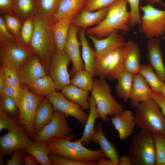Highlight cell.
Here are the masks:
<instances>
[{
  "instance_id": "cell-15",
  "label": "cell",
  "mask_w": 165,
  "mask_h": 165,
  "mask_svg": "<svg viewBox=\"0 0 165 165\" xmlns=\"http://www.w3.org/2000/svg\"><path fill=\"white\" fill-rule=\"evenodd\" d=\"M79 29L72 24L70 26L64 49L72 63L70 75L84 69V66L80 54L79 40L77 37Z\"/></svg>"
},
{
  "instance_id": "cell-46",
  "label": "cell",
  "mask_w": 165,
  "mask_h": 165,
  "mask_svg": "<svg viewBox=\"0 0 165 165\" xmlns=\"http://www.w3.org/2000/svg\"><path fill=\"white\" fill-rule=\"evenodd\" d=\"M16 119L0 109V131L3 130H9L17 124Z\"/></svg>"
},
{
  "instance_id": "cell-33",
  "label": "cell",
  "mask_w": 165,
  "mask_h": 165,
  "mask_svg": "<svg viewBox=\"0 0 165 165\" xmlns=\"http://www.w3.org/2000/svg\"><path fill=\"white\" fill-rule=\"evenodd\" d=\"M14 15L21 20L35 16L36 9L35 0H12Z\"/></svg>"
},
{
  "instance_id": "cell-6",
  "label": "cell",
  "mask_w": 165,
  "mask_h": 165,
  "mask_svg": "<svg viewBox=\"0 0 165 165\" xmlns=\"http://www.w3.org/2000/svg\"><path fill=\"white\" fill-rule=\"evenodd\" d=\"M135 108L136 125L141 130L165 134V117L154 100L151 98Z\"/></svg>"
},
{
  "instance_id": "cell-3",
  "label": "cell",
  "mask_w": 165,
  "mask_h": 165,
  "mask_svg": "<svg viewBox=\"0 0 165 165\" xmlns=\"http://www.w3.org/2000/svg\"><path fill=\"white\" fill-rule=\"evenodd\" d=\"M34 29L29 46L38 56L49 75L52 57L56 50L51 29L52 23L34 16Z\"/></svg>"
},
{
  "instance_id": "cell-8",
  "label": "cell",
  "mask_w": 165,
  "mask_h": 165,
  "mask_svg": "<svg viewBox=\"0 0 165 165\" xmlns=\"http://www.w3.org/2000/svg\"><path fill=\"white\" fill-rule=\"evenodd\" d=\"M35 54L29 46L20 40L0 39L1 65L18 71L21 65Z\"/></svg>"
},
{
  "instance_id": "cell-39",
  "label": "cell",
  "mask_w": 165,
  "mask_h": 165,
  "mask_svg": "<svg viewBox=\"0 0 165 165\" xmlns=\"http://www.w3.org/2000/svg\"><path fill=\"white\" fill-rule=\"evenodd\" d=\"M2 17L11 33L17 40L20 41V33L22 25L21 20L16 16L10 14H4Z\"/></svg>"
},
{
  "instance_id": "cell-55",
  "label": "cell",
  "mask_w": 165,
  "mask_h": 165,
  "mask_svg": "<svg viewBox=\"0 0 165 165\" xmlns=\"http://www.w3.org/2000/svg\"><path fill=\"white\" fill-rule=\"evenodd\" d=\"M148 4L151 5L157 3L160 4L165 7V4L161 0H146Z\"/></svg>"
},
{
  "instance_id": "cell-35",
  "label": "cell",
  "mask_w": 165,
  "mask_h": 165,
  "mask_svg": "<svg viewBox=\"0 0 165 165\" xmlns=\"http://www.w3.org/2000/svg\"><path fill=\"white\" fill-rule=\"evenodd\" d=\"M25 150L35 158L39 164L52 165L50 152L45 141H35Z\"/></svg>"
},
{
  "instance_id": "cell-13",
  "label": "cell",
  "mask_w": 165,
  "mask_h": 165,
  "mask_svg": "<svg viewBox=\"0 0 165 165\" xmlns=\"http://www.w3.org/2000/svg\"><path fill=\"white\" fill-rule=\"evenodd\" d=\"M24 129L17 124L0 138V154L4 156L16 149H25L33 142Z\"/></svg>"
},
{
  "instance_id": "cell-40",
  "label": "cell",
  "mask_w": 165,
  "mask_h": 165,
  "mask_svg": "<svg viewBox=\"0 0 165 165\" xmlns=\"http://www.w3.org/2000/svg\"><path fill=\"white\" fill-rule=\"evenodd\" d=\"M4 72L6 85L15 86H21L18 71L14 68L5 65H1Z\"/></svg>"
},
{
  "instance_id": "cell-37",
  "label": "cell",
  "mask_w": 165,
  "mask_h": 165,
  "mask_svg": "<svg viewBox=\"0 0 165 165\" xmlns=\"http://www.w3.org/2000/svg\"><path fill=\"white\" fill-rule=\"evenodd\" d=\"M156 152L155 165H165V134L153 133Z\"/></svg>"
},
{
  "instance_id": "cell-52",
  "label": "cell",
  "mask_w": 165,
  "mask_h": 165,
  "mask_svg": "<svg viewBox=\"0 0 165 165\" xmlns=\"http://www.w3.org/2000/svg\"><path fill=\"white\" fill-rule=\"evenodd\" d=\"M6 86V80L2 69L0 68V95H1Z\"/></svg>"
},
{
  "instance_id": "cell-20",
  "label": "cell",
  "mask_w": 165,
  "mask_h": 165,
  "mask_svg": "<svg viewBox=\"0 0 165 165\" xmlns=\"http://www.w3.org/2000/svg\"><path fill=\"white\" fill-rule=\"evenodd\" d=\"M108 7L94 11H89L84 9L74 18L72 24L79 29L86 30L99 24L105 17Z\"/></svg>"
},
{
  "instance_id": "cell-49",
  "label": "cell",
  "mask_w": 165,
  "mask_h": 165,
  "mask_svg": "<svg viewBox=\"0 0 165 165\" xmlns=\"http://www.w3.org/2000/svg\"><path fill=\"white\" fill-rule=\"evenodd\" d=\"M151 97L159 105L165 117V95L152 91Z\"/></svg>"
},
{
  "instance_id": "cell-7",
  "label": "cell",
  "mask_w": 165,
  "mask_h": 165,
  "mask_svg": "<svg viewBox=\"0 0 165 165\" xmlns=\"http://www.w3.org/2000/svg\"><path fill=\"white\" fill-rule=\"evenodd\" d=\"M90 92L95 102L99 118L102 120L108 121V115L115 116L124 110L123 105L112 94L110 86L105 79L98 78L94 79Z\"/></svg>"
},
{
  "instance_id": "cell-22",
  "label": "cell",
  "mask_w": 165,
  "mask_h": 165,
  "mask_svg": "<svg viewBox=\"0 0 165 165\" xmlns=\"http://www.w3.org/2000/svg\"><path fill=\"white\" fill-rule=\"evenodd\" d=\"M54 111L51 102L44 96L38 105L35 114L33 125L36 134L50 122Z\"/></svg>"
},
{
  "instance_id": "cell-26",
  "label": "cell",
  "mask_w": 165,
  "mask_h": 165,
  "mask_svg": "<svg viewBox=\"0 0 165 165\" xmlns=\"http://www.w3.org/2000/svg\"><path fill=\"white\" fill-rule=\"evenodd\" d=\"M86 35L85 30H79L78 37L82 48L81 57L84 63V69L94 76L97 53L95 50L92 49L90 46L86 38Z\"/></svg>"
},
{
  "instance_id": "cell-29",
  "label": "cell",
  "mask_w": 165,
  "mask_h": 165,
  "mask_svg": "<svg viewBox=\"0 0 165 165\" xmlns=\"http://www.w3.org/2000/svg\"><path fill=\"white\" fill-rule=\"evenodd\" d=\"M86 34L92 42L97 53L112 47L123 45L126 42L123 36L118 32L112 33L106 37L101 39Z\"/></svg>"
},
{
  "instance_id": "cell-32",
  "label": "cell",
  "mask_w": 165,
  "mask_h": 165,
  "mask_svg": "<svg viewBox=\"0 0 165 165\" xmlns=\"http://www.w3.org/2000/svg\"><path fill=\"white\" fill-rule=\"evenodd\" d=\"M134 75L123 68L116 79L118 82L116 86V93L124 101L127 102L129 99Z\"/></svg>"
},
{
  "instance_id": "cell-25",
  "label": "cell",
  "mask_w": 165,
  "mask_h": 165,
  "mask_svg": "<svg viewBox=\"0 0 165 165\" xmlns=\"http://www.w3.org/2000/svg\"><path fill=\"white\" fill-rule=\"evenodd\" d=\"M90 104L89 114L87 121L84 125V128L81 137L76 140L81 142L85 146L88 145L91 141L95 131V125L97 119L99 116L94 100L91 95L89 97Z\"/></svg>"
},
{
  "instance_id": "cell-36",
  "label": "cell",
  "mask_w": 165,
  "mask_h": 165,
  "mask_svg": "<svg viewBox=\"0 0 165 165\" xmlns=\"http://www.w3.org/2000/svg\"><path fill=\"white\" fill-rule=\"evenodd\" d=\"M93 75L85 69L78 71L72 75L71 84L83 90L91 92L94 83Z\"/></svg>"
},
{
  "instance_id": "cell-27",
  "label": "cell",
  "mask_w": 165,
  "mask_h": 165,
  "mask_svg": "<svg viewBox=\"0 0 165 165\" xmlns=\"http://www.w3.org/2000/svg\"><path fill=\"white\" fill-rule=\"evenodd\" d=\"M61 93L68 99L76 104L83 110L89 109V91L71 84L61 90Z\"/></svg>"
},
{
  "instance_id": "cell-19",
  "label": "cell",
  "mask_w": 165,
  "mask_h": 165,
  "mask_svg": "<svg viewBox=\"0 0 165 165\" xmlns=\"http://www.w3.org/2000/svg\"><path fill=\"white\" fill-rule=\"evenodd\" d=\"M152 91L145 79L140 73L134 74L129 98L131 105L135 107L139 103L151 98Z\"/></svg>"
},
{
  "instance_id": "cell-42",
  "label": "cell",
  "mask_w": 165,
  "mask_h": 165,
  "mask_svg": "<svg viewBox=\"0 0 165 165\" xmlns=\"http://www.w3.org/2000/svg\"><path fill=\"white\" fill-rule=\"evenodd\" d=\"M52 165H96V162H84L70 160L61 155L50 153Z\"/></svg>"
},
{
  "instance_id": "cell-18",
  "label": "cell",
  "mask_w": 165,
  "mask_h": 165,
  "mask_svg": "<svg viewBox=\"0 0 165 165\" xmlns=\"http://www.w3.org/2000/svg\"><path fill=\"white\" fill-rule=\"evenodd\" d=\"M112 124L117 131L119 139L123 141L132 134L136 123L134 116L130 110H123L111 118Z\"/></svg>"
},
{
  "instance_id": "cell-41",
  "label": "cell",
  "mask_w": 165,
  "mask_h": 165,
  "mask_svg": "<svg viewBox=\"0 0 165 165\" xmlns=\"http://www.w3.org/2000/svg\"><path fill=\"white\" fill-rule=\"evenodd\" d=\"M34 29V24L33 16L24 21L20 31V41L29 46L32 37Z\"/></svg>"
},
{
  "instance_id": "cell-24",
  "label": "cell",
  "mask_w": 165,
  "mask_h": 165,
  "mask_svg": "<svg viewBox=\"0 0 165 165\" xmlns=\"http://www.w3.org/2000/svg\"><path fill=\"white\" fill-rule=\"evenodd\" d=\"M88 0H62L55 14L52 24L65 17L75 16L85 7Z\"/></svg>"
},
{
  "instance_id": "cell-51",
  "label": "cell",
  "mask_w": 165,
  "mask_h": 165,
  "mask_svg": "<svg viewBox=\"0 0 165 165\" xmlns=\"http://www.w3.org/2000/svg\"><path fill=\"white\" fill-rule=\"evenodd\" d=\"M27 153L24 157V165H37L39 164L36 159L32 155Z\"/></svg>"
},
{
  "instance_id": "cell-30",
  "label": "cell",
  "mask_w": 165,
  "mask_h": 165,
  "mask_svg": "<svg viewBox=\"0 0 165 165\" xmlns=\"http://www.w3.org/2000/svg\"><path fill=\"white\" fill-rule=\"evenodd\" d=\"M141 54L138 45L132 41L124 56V69L134 75L139 73Z\"/></svg>"
},
{
  "instance_id": "cell-2",
  "label": "cell",
  "mask_w": 165,
  "mask_h": 165,
  "mask_svg": "<svg viewBox=\"0 0 165 165\" xmlns=\"http://www.w3.org/2000/svg\"><path fill=\"white\" fill-rule=\"evenodd\" d=\"M74 137V135L71 134L66 137L54 138L45 142L50 153L74 160L96 163L105 157L100 148L97 150H90L76 140L71 141Z\"/></svg>"
},
{
  "instance_id": "cell-34",
  "label": "cell",
  "mask_w": 165,
  "mask_h": 165,
  "mask_svg": "<svg viewBox=\"0 0 165 165\" xmlns=\"http://www.w3.org/2000/svg\"><path fill=\"white\" fill-rule=\"evenodd\" d=\"M153 92L165 95V83L161 81L149 64H141L139 72Z\"/></svg>"
},
{
  "instance_id": "cell-54",
  "label": "cell",
  "mask_w": 165,
  "mask_h": 165,
  "mask_svg": "<svg viewBox=\"0 0 165 165\" xmlns=\"http://www.w3.org/2000/svg\"><path fill=\"white\" fill-rule=\"evenodd\" d=\"M105 157L102 158L96 162V165H115V163Z\"/></svg>"
},
{
  "instance_id": "cell-45",
  "label": "cell",
  "mask_w": 165,
  "mask_h": 165,
  "mask_svg": "<svg viewBox=\"0 0 165 165\" xmlns=\"http://www.w3.org/2000/svg\"><path fill=\"white\" fill-rule=\"evenodd\" d=\"M118 0H88L83 8L89 11H94L106 8Z\"/></svg>"
},
{
  "instance_id": "cell-47",
  "label": "cell",
  "mask_w": 165,
  "mask_h": 165,
  "mask_svg": "<svg viewBox=\"0 0 165 165\" xmlns=\"http://www.w3.org/2000/svg\"><path fill=\"white\" fill-rule=\"evenodd\" d=\"M26 151L24 149L18 148L13 152L11 158L6 161L7 165H24V159Z\"/></svg>"
},
{
  "instance_id": "cell-50",
  "label": "cell",
  "mask_w": 165,
  "mask_h": 165,
  "mask_svg": "<svg viewBox=\"0 0 165 165\" xmlns=\"http://www.w3.org/2000/svg\"><path fill=\"white\" fill-rule=\"evenodd\" d=\"M12 0H0L1 12L4 14L14 15L12 11Z\"/></svg>"
},
{
  "instance_id": "cell-56",
  "label": "cell",
  "mask_w": 165,
  "mask_h": 165,
  "mask_svg": "<svg viewBox=\"0 0 165 165\" xmlns=\"http://www.w3.org/2000/svg\"><path fill=\"white\" fill-rule=\"evenodd\" d=\"M4 156L1 154H0V165H5L6 164V161H4L3 160Z\"/></svg>"
},
{
  "instance_id": "cell-11",
  "label": "cell",
  "mask_w": 165,
  "mask_h": 165,
  "mask_svg": "<svg viewBox=\"0 0 165 165\" xmlns=\"http://www.w3.org/2000/svg\"><path fill=\"white\" fill-rule=\"evenodd\" d=\"M71 62L64 50H56L51 60L49 75L53 81L57 90H61L71 84L68 66Z\"/></svg>"
},
{
  "instance_id": "cell-1",
  "label": "cell",
  "mask_w": 165,
  "mask_h": 165,
  "mask_svg": "<svg viewBox=\"0 0 165 165\" xmlns=\"http://www.w3.org/2000/svg\"><path fill=\"white\" fill-rule=\"evenodd\" d=\"M128 3L127 0H118L109 6L104 18L97 25L86 29V34L101 39L115 32H129L131 27L130 13L127 8Z\"/></svg>"
},
{
  "instance_id": "cell-31",
  "label": "cell",
  "mask_w": 165,
  "mask_h": 165,
  "mask_svg": "<svg viewBox=\"0 0 165 165\" xmlns=\"http://www.w3.org/2000/svg\"><path fill=\"white\" fill-rule=\"evenodd\" d=\"M62 0H35L36 9L35 16L52 23L53 16Z\"/></svg>"
},
{
  "instance_id": "cell-57",
  "label": "cell",
  "mask_w": 165,
  "mask_h": 165,
  "mask_svg": "<svg viewBox=\"0 0 165 165\" xmlns=\"http://www.w3.org/2000/svg\"><path fill=\"white\" fill-rule=\"evenodd\" d=\"M163 39H165V36L163 37Z\"/></svg>"
},
{
  "instance_id": "cell-43",
  "label": "cell",
  "mask_w": 165,
  "mask_h": 165,
  "mask_svg": "<svg viewBox=\"0 0 165 165\" xmlns=\"http://www.w3.org/2000/svg\"><path fill=\"white\" fill-rule=\"evenodd\" d=\"M130 6V24L131 27L141 24V16L139 9L140 0H127Z\"/></svg>"
},
{
  "instance_id": "cell-28",
  "label": "cell",
  "mask_w": 165,
  "mask_h": 165,
  "mask_svg": "<svg viewBox=\"0 0 165 165\" xmlns=\"http://www.w3.org/2000/svg\"><path fill=\"white\" fill-rule=\"evenodd\" d=\"M26 86L33 94L40 97L46 96L57 90L53 81L48 75L36 79Z\"/></svg>"
},
{
  "instance_id": "cell-9",
  "label": "cell",
  "mask_w": 165,
  "mask_h": 165,
  "mask_svg": "<svg viewBox=\"0 0 165 165\" xmlns=\"http://www.w3.org/2000/svg\"><path fill=\"white\" fill-rule=\"evenodd\" d=\"M140 8L143 14L141 16L140 33L148 39L165 34V10L157 9L149 4Z\"/></svg>"
},
{
  "instance_id": "cell-44",
  "label": "cell",
  "mask_w": 165,
  "mask_h": 165,
  "mask_svg": "<svg viewBox=\"0 0 165 165\" xmlns=\"http://www.w3.org/2000/svg\"><path fill=\"white\" fill-rule=\"evenodd\" d=\"M24 92V86H15L6 85L1 94H3L10 97L17 104L22 98Z\"/></svg>"
},
{
  "instance_id": "cell-5",
  "label": "cell",
  "mask_w": 165,
  "mask_h": 165,
  "mask_svg": "<svg viewBox=\"0 0 165 165\" xmlns=\"http://www.w3.org/2000/svg\"><path fill=\"white\" fill-rule=\"evenodd\" d=\"M131 165H154L156 152L153 134L141 130L134 135L127 150Z\"/></svg>"
},
{
  "instance_id": "cell-4",
  "label": "cell",
  "mask_w": 165,
  "mask_h": 165,
  "mask_svg": "<svg viewBox=\"0 0 165 165\" xmlns=\"http://www.w3.org/2000/svg\"><path fill=\"white\" fill-rule=\"evenodd\" d=\"M132 41L122 46H113L97 53L94 76L110 80L116 79L123 69L124 58Z\"/></svg>"
},
{
  "instance_id": "cell-16",
  "label": "cell",
  "mask_w": 165,
  "mask_h": 165,
  "mask_svg": "<svg viewBox=\"0 0 165 165\" xmlns=\"http://www.w3.org/2000/svg\"><path fill=\"white\" fill-rule=\"evenodd\" d=\"M18 72L21 84L26 85L47 75L44 68L36 54L21 65Z\"/></svg>"
},
{
  "instance_id": "cell-38",
  "label": "cell",
  "mask_w": 165,
  "mask_h": 165,
  "mask_svg": "<svg viewBox=\"0 0 165 165\" xmlns=\"http://www.w3.org/2000/svg\"><path fill=\"white\" fill-rule=\"evenodd\" d=\"M0 109L17 119L19 113L17 104L12 98L3 94L0 95Z\"/></svg>"
},
{
  "instance_id": "cell-17",
  "label": "cell",
  "mask_w": 165,
  "mask_h": 165,
  "mask_svg": "<svg viewBox=\"0 0 165 165\" xmlns=\"http://www.w3.org/2000/svg\"><path fill=\"white\" fill-rule=\"evenodd\" d=\"M147 57L149 64L160 80L165 81V67L160 40L157 38L149 39L147 43Z\"/></svg>"
},
{
  "instance_id": "cell-48",
  "label": "cell",
  "mask_w": 165,
  "mask_h": 165,
  "mask_svg": "<svg viewBox=\"0 0 165 165\" xmlns=\"http://www.w3.org/2000/svg\"><path fill=\"white\" fill-rule=\"evenodd\" d=\"M2 16L0 17V39H17L9 31Z\"/></svg>"
},
{
  "instance_id": "cell-12",
  "label": "cell",
  "mask_w": 165,
  "mask_h": 165,
  "mask_svg": "<svg viewBox=\"0 0 165 165\" xmlns=\"http://www.w3.org/2000/svg\"><path fill=\"white\" fill-rule=\"evenodd\" d=\"M66 117L63 113L54 111L51 120L36 134L35 141H46L54 138L66 137L71 134L72 129L68 125Z\"/></svg>"
},
{
  "instance_id": "cell-53",
  "label": "cell",
  "mask_w": 165,
  "mask_h": 165,
  "mask_svg": "<svg viewBox=\"0 0 165 165\" xmlns=\"http://www.w3.org/2000/svg\"><path fill=\"white\" fill-rule=\"evenodd\" d=\"M118 165H131L129 157L128 156L123 155L119 158Z\"/></svg>"
},
{
  "instance_id": "cell-10",
  "label": "cell",
  "mask_w": 165,
  "mask_h": 165,
  "mask_svg": "<svg viewBox=\"0 0 165 165\" xmlns=\"http://www.w3.org/2000/svg\"><path fill=\"white\" fill-rule=\"evenodd\" d=\"M22 98L17 104L19 113L16 120L31 139L35 138L36 134L33 125L35 113L40 102L44 97L37 96L31 92L26 85Z\"/></svg>"
},
{
  "instance_id": "cell-21",
  "label": "cell",
  "mask_w": 165,
  "mask_h": 165,
  "mask_svg": "<svg viewBox=\"0 0 165 165\" xmlns=\"http://www.w3.org/2000/svg\"><path fill=\"white\" fill-rule=\"evenodd\" d=\"M91 141L98 144L105 156L118 165L119 157L117 148L105 135L101 123L97 125Z\"/></svg>"
},
{
  "instance_id": "cell-23",
  "label": "cell",
  "mask_w": 165,
  "mask_h": 165,
  "mask_svg": "<svg viewBox=\"0 0 165 165\" xmlns=\"http://www.w3.org/2000/svg\"><path fill=\"white\" fill-rule=\"evenodd\" d=\"M75 17L64 18L52 24L51 29L56 50H64L70 26Z\"/></svg>"
},
{
  "instance_id": "cell-14",
  "label": "cell",
  "mask_w": 165,
  "mask_h": 165,
  "mask_svg": "<svg viewBox=\"0 0 165 165\" xmlns=\"http://www.w3.org/2000/svg\"><path fill=\"white\" fill-rule=\"evenodd\" d=\"M46 97L51 103L54 110L60 112L67 117L71 116L84 125L88 115L74 103L67 98L62 93L55 92Z\"/></svg>"
}]
</instances>
